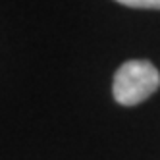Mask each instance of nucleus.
<instances>
[{
  "mask_svg": "<svg viewBox=\"0 0 160 160\" xmlns=\"http://www.w3.org/2000/svg\"><path fill=\"white\" fill-rule=\"evenodd\" d=\"M116 2L123 6H131V8H152L160 10V0H116Z\"/></svg>",
  "mask_w": 160,
  "mask_h": 160,
  "instance_id": "nucleus-2",
  "label": "nucleus"
},
{
  "mask_svg": "<svg viewBox=\"0 0 160 160\" xmlns=\"http://www.w3.org/2000/svg\"><path fill=\"white\" fill-rule=\"evenodd\" d=\"M160 87L158 70L147 60H129L120 66L114 75L112 93L118 104L135 106L147 100Z\"/></svg>",
  "mask_w": 160,
  "mask_h": 160,
  "instance_id": "nucleus-1",
  "label": "nucleus"
}]
</instances>
